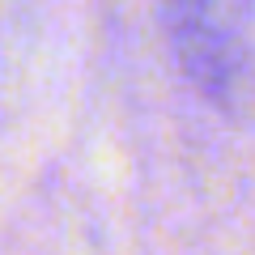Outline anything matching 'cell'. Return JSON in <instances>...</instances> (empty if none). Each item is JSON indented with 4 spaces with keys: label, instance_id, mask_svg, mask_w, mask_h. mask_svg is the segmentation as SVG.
I'll return each mask as SVG.
<instances>
[{
    "label": "cell",
    "instance_id": "1",
    "mask_svg": "<svg viewBox=\"0 0 255 255\" xmlns=\"http://www.w3.org/2000/svg\"><path fill=\"white\" fill-rule=\"evenodd\" d=\"M162 17L191 85L217 107H238L251 77L255 0H162Z\"/></svg>",
    "mask_w": 255,
    "mask_h": 255
}]
</instances>
